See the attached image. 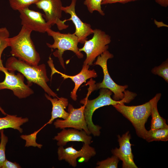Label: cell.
I'll return each mask as SVG.
<instances>
[{"label": "cell", "instance_id": "1", "mask_svg": "<svg viewBox=\"0 0 168 168\" xmlns=\"http://www.w3.org/2000/svg\"><path fill=\"white\" fill-rule=\"evenodd\" d=\"M89 85L88 91L86 97L81 100L80 103L85 105L84 114L89 130L94 136H99L100 133L101 127L95 125L92 120V117L94 111L98 108L106 105L122 103H129L133 100L137 95L136 93L128 90L124 92V98L119 100H115L111 97L113 93L110 90L105 88H100L99 95L96 98L89 100L88 97L91 92L95 91V83L92 81L88 82Z\"/></svg>", "mask_w": 168, "mask_h": 168}, {"label": "cell", "instance_id": "2", "mask_svg": "<svg viewBox=\"0 0 168 168\" xmlns=\"http://www.w3.org/2000/svg\"><path fill=\"white\" fill-rule=\"evenodd\" d=\"M5 67L10 72L17 71L21 73L26 78L30 86L32 83H35L41 87L49 96L59 98L47 84L49 80L45 64L32 65L12 56L7 59Z\"/></svg>", "mask_w": 168, "mask_h": 168}, {"label": "cell", "instance_id": "3", "mask_svg": "<svg viewBox=\"0 0 168 168\" xmlns=\"http://www.w3.org/2000/svg\"><path fill=\"white\" fill-rule=\"evenodd\" d=\"M32 31L22 26L16 35L8 38V46L12 56L30 64L38 65L40 58L31 38Z\"/></svg>", "mask_w": 168, "mask_h": 168}, {"label": "cell", "instance_id": "4", "mask_svg": "<svg viewBox=\"0 0 168 168\" xmlns=\"http://www.w3.org/2000/svg\"><path fill=\"white\" fill-rule=\"evenodd\" d=\"M113 106L131 123L135 128L137 135L144 139L147 132L145 124L151 114V100L137 106H127L124 103L117 104Z\"/></svg>", "mask_w": 168, "mask_h": 168}, {"label": "cell", "instance_id": "5", "mask_svg": "<svg viewBox=\"0 0 168 168\" xmlns=\"http://www.w3.org/2000/svg\"><path fill=\"white\" fill-rule=\"evenodd\" d=\"M46 32L49 36L52 37L54 40L53 44L46 43V44L51 49H57L53 52V54L54 57L58 58L60 65L64 69H65V67L62 56L65 51H72L79 58L83 57V54L79 51L78 47V38L74 33H62L53 30L50 28L48 29Z\"/></svg>", "mask_w": 168, "mask_h": 168}, {"label": "cell", "instance_id": "6", "mask_svg": "<svg viewBox=\"0 0 168 168\" xmlns=\"http://www.w3.org/2000/svg\"><path fill=\"white\" fill-rule=\"evenodd\" d=\"M93 34L92 38L86 40L83 46L79 49V51H83L86 54L83 64L89 66L93 64L98 56L108 50V44L111 42V37L100 29L93 30Z\"/></svg>", "mask_w": 168, "mask_h": 168}, {"label": "cell", "instance_id": "7", "mask_svg": "<svg viewBox=\"0 0 168 168\" xmlns=\"http://www.w3.org/2000/svg\"><path fill=\"white\" fill-rule=\"evenodd\" d=\"M113 57V55L108 50L97 57L94 64L98 65L102 68L104 78L102 82L96 84V90L101 88L109 89L114 93L112 99L115 100H119L124 98V92L128 87V86L119 85L116 83L111 77L108 70L107 62L109 59Z\"/></svg>", "mask_w": 168, "mask_h": 168}, {"label": "cell", "instance_id": "8", "mask_svg": "<svg viewBox=\"0 0 168 168\" xmlns=\"http://www.w3.org/2000/svg\"><path fill=\"white\" fill-rule=\"evenodd\" d=\"M2 72L5 74V78L3 81L0 82V90H11L15 96L20 99L26 98L34 93L30 85L24 83V76L21 73L19 72L16 75L14 72H8L6 68Z\"/></svg>", "mask_w": 168, "mask_h": 168}, {"label": "cell", "instance_id": "9", "mask_svg": "<svg viewBox=\"0 0 168 168\" xmlns=\"http://www.w3.org/2000/svg\"><path fill=\"white\" fill-rule=\"evenodd\" d=\"M35 4L37 7L44 11V17L49 24L51 26L56 25L59 30L68 27V25L65 24L66 20H60L63 6L61 0H40Z\"/></svg>", "mask_w": 168, "mask_h": 168}, {"label": "cell", "instance_id": "10", "mask_svg": "<svg viewBox=\"0 0 168 168\" xmlns=\"http://www.w3.org/2000/svg\"><path fill=\"white\" fill-rule=\"evenodd\" d=\"M68 117L63 120L58 119L56 120L54 124L56 128L63 129L71 128L79 130H83L90 135L91 133L88 130L84 114L85 105L78 108H75L70 104L68 105Z\"/></svg>", "mask_w": 168, "mask_h": 168}, {"label": "cell", "instance_id": "11", "mask_svg": "<svg viewBox=\"0 0 168 168\" xmlns=\"http://www.w3.org/2000/svg\"><path fill=\"white\" fill-rule=\"evenodd\" d=\"M58 159L59 161L64 160L70 165L75 167L77 166V160L81 157L85 162H88L96 153L94 148L90 144L84 143L81 149L77 150L71 146L64 148L63 146H59L58 149Z\"/></svg>", "mask_w": 168, "mask_h": 168}, {"label": "cell", "instance_id": "12", "mask_svg": "<svg viewBox=\"0 0 168 168\" xmlns=\"http://www.w3.org/2000/svg\"><path fill=\"white\" fill-rule=\"evenodd\" d=\"M21 24L32 31L44 33L52 26L43 18L41 13L30 9L29 7L19 10Z\"/></svg>", "mask_w": 168, "mask_h": 168}, {"label": "cell", "instance_id": "13", "mask_svg": "<svg viewBox=\"0 0 168 168\" xmlns=\"http://www.w3.org/2000/svg\"><path fill=\"white\" fill-rule=\"evenodd\" d=\"M48 63L52 70L51 76L54 73H57L61 75V77H63L64 79L69 78L74 83L75 86L71 92V97L74 101H76L77 99V91L81 85L84 82L85 83L88 79L97 77L95 70L89 69L90 66L87 64H83L81 71L77 74L70 76L63 73L57 70L54 67L53 61L50 56Z\"/></svg>", "mask_w": 168, "mask_h": 168}, {"label": "cell", "instance_id": "14", "mask_svg": "<svg viewBox=\"0 0 168 168\" xmlns=\"http://www.w3.org/2000/svg\"><path fill=\"white\" fill-rule=\"evenodd\" d=\"M76 2L77 0H71L70 4L66 7L63 6L62 10L66 13L70 15V18L66 19V21H72L75 27L74 34L77 37L79 43L84 44L87 40V37L93 34V29L89 24L82 22L77 15L75 12Z\"/></svg>", "mask_w": 168, "mask_h": 168}, {"label": "cell", "instance_id": "15", "mask_svg": "<svg viewBox=\"0 0 168 168\" xmlns=\"http://www.w3.org/2000/svg\"><path fill=\"white\" fill-rule=\"evenodd\" d=\"M119 147L112 149L111 151L113 155L117 156L122 162L123 168H137L133 160V156L132 152L130 143L131 135L127 132L121 137L117 136Z\"/></svg>", "mask_w": 168, "mask_h": 168}, {"label": "cell", "instance_id": "16", "mask_svg": "<svg viewBox=\"0 0 168 168\" xmlns=\"http://www.w3.org/2000/svg\"><path fill=\"white\" fill-rule=\"evenodd\" d=\"M62 129L53 138L57 141V145L58 146L63 147L70 142H81L89 144L91 142L92 137L83 130L73 128Z\"/></svg>", "mask_w": 168, "mask_h": 168}, {"label": "cell", "instance_id": "17", "mask_svg": "<svg viewBox=\"0 0 168 168\" xmlns=\"http://www.w3.org/2000/svg\"><path fill=\"white\" fill-rule=\"evenodd\" d=\"M45 96L51 102L52 105L51 117L46 123L47 124H52L54 120L57 118H61L64 119L68 117L69 113L65 110L69 104L67 98L63 97L52 98L46 94H45Z\"/></svg>", "mask_w": 168, "mask_h": 168}, {"label": "cell", "instance_id": "18", "mask_svg": "<svg viewBox=\"0 0 168 168\" xmlns=\"http://www.w3.org/2000/svg\"><path fill=\"white\" fill-rule=\"evenodd\" d=\"M161 96L159 93L150 100L152 105L151 129H156L168 128L166 120L160 115L157 109V104Z\"/></svg>", "mask_w": 168, "mask_h": 168}, {"label": "cell", "instance_id": "19", "mask_svg": "<svg viewBox=\"0 0 168 168\" xmlns=\"http://www.w3.org/2000/svg\"><path fill=\"white\" fill-rule=\"evenodd\" d=\"M29 121L28 118L17 117V115L7 114L6 116L0 117V130L7 128L17 130L20 133L23 132L21 125Z\"/></svg>", "mask_w": 168, "mask_h": 168}, {"label": "cell", "instance_id": "20", "mask_svg": "<svg viewBox=\"0 0 168 168\" xmlns=\"http://www.w3.org/2000/svg\"><path fill=\"white\" fill-rule=\"evenodd\" d=\"M148 142L168 140V128L151 129L147 131L144 139Z\"/></svg>", "mask_w": 168, "mask_h": 168}, {"label": "cell", "instance_id": "21", "mask_svg": "<svg viewBox=\"0 0 168 168\" xmlns=\"http://www.w3.org/2000/svg\"><path fill=\"white\" fill-rule=\"evenodd\" d=\"M9 32L6 27L0 28V72L5 68L1 58L2 54L4 50L8 46V39Z\"/></svg>", "mask_w": 168, "mask_h": 168}, {"label": "cell", "instance_id": "22", "mask_svg": "<svg viewBox=\"0 0 168 168\" xmlns=\"http://www.w3.org/2000/svg\"><path fill=\"white\" fill-rule=\"evenodd\" d=\"M47 124H46L43 127L35 131L33 133L29 135H22L20 138L26 141L25 147H28L30 146L34 147H37L39 148H41L43 145L41 144H38L36 142L37 135L38 133Z\"/></svg>", "mask_w": 168, "mask_h": 168}, {"label": "cell", "instance_id": "23", "mask_svg": "<svg viewBox=\"0 0 168 168\" xmlns=\"http://www.w3.org/2000/svg\"><path fill=\"white\" fill-rule=\"evenodd\" d=\"M102 0H84L83 4L91 13L94 11H97L100 15L104 16L105 14L101 8Z\"/></svg>", "mask_w": 168, "mask_h": 168}, {"label": "cell", "instance_id": "24", "mask_svg": "<svg viewBox=\"0 0 168 168\" xmlns=\"http://www.w3.org/2000/svg\"><path fill=\"white\" fill-rule=\"evenodd\" d=\"M40 0H9L11 7L14 10H19L35 4Z\"/></svg>", "mask_w": 168, "mask_h": 168}, {"label": "cell", "instance_id": "25", "mask_svg": "<svg viewBox=\"0 0 168 168\" xmlns=\"http://www.w3.org/2000/svg\"><path fill=\"white\" fill-rule=\"evenodd\" d=\"M119 158L116 156L113 155L110 157L97 163L96 168H117L119 161Z\"/></svg>", "mask_w": 168, "mask_h": 168}, {"label": "cell", "instance_id": "26", "mask_svg": "<svg viewBox=\"0 0 168 168\" xmlns=\"http://www.w3.org/2000/svg\"><path fill=\"white\" fill-rule=\"evenodd\" d=\"M152 72L162 77L165 81L168 82V60L164 62L159 66L155 67L152 70Z\"/></svg>", "mask_w": 168, "mask_h": 168}, {"label": "cell", "instance_id": "27", "mask_svg": "<svg viewBox=\"0 0 168 168\" xmlns=\"http://www.w3.org/2000/svg\"><path fill=\"white\" fill-rule=\"evenodd\" d=\"M4 129L0 130L1 141L0 142V168L6 159L5 155L6 147L8 141V138L4 133Z\"/></svg>", "mask_w": 168, "mask_h": 168}, {"label": "cell", "instance_id": "28", "mask_svg": "<svg viewBox=\"0 0 168 168\" xmlns=\"http://www.w3.org/2000/svg\"><path fill=\"white\" fill-rule=\"evenodd\" d=\"M20 165L15 162H13L6 159L3 162L1 168H21Z\"/></svg>", "mask_w": 168, "mask_h": 168}, {"label": "cell", "instance_id": "29", "mask_svg": "<svg viewBox=\"0 0 168 168\" xmlns=\"http://www.w3.org/2000/svg\"><path fill=\"white\" fill-rule=\"evenodd\" d=\"M139 0H102L101 5L120 3L125 4L131 2Z\"/></svg>", "mask_w": 168, "mask_h": 168}, {"label": "cell", "instance_id": "30", "mask_svg": "<svg viewBox=\"0 0 168 168\" xmlns=\"http://www.w3.org/2000/svg\"><path fill=\"white\" fill-rule=\"evenodd\" d=\"M156 2L161 6L166 7L168 6V0H155Z\"/></svg>", "mask_w": 168, "mask_h": 168}, {"label": "cell", "instance_id": "31", "mask_svg": "<svg viewBox=\"0 0 168 168\" xmlns=\"http://www.w3.org/2000/svg\"><path fill=\"white\" fill-rule=\"evenodd\" d=\"M0 110L1 112L4 115L7 114L3 110L2 108L0 106Z\"/></svg>", "mask_w": 168, "mask_h": 168}]
</instances>
